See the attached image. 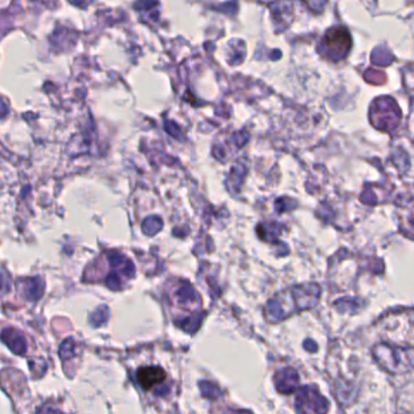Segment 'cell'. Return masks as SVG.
I'll return each instance as SVG.
<instances>
[{"instance_id": "ba28073f", "label": "cell", "mask_w": 414, "mask_h": 414, "mask_svg": "<svg viewBox=\"0 0 414 414\" xmlns=\"http://www.w3.org/2000/svg\"><path fill=\"white\" fill-rule=\"evenodd\" d=\"M336 309L339 311V312H356L357 308L360 306L358 303H357L356 300L354 299H341L336 301Z\"/></svg>"}, {"instance_id": "277c9868", "label": "cell", "mask_w": 414, "mask_h": 414, "mask_svg": "<svg viewBox=\"0 0 414 414\" xmlns=\"http://www.w3.org/2000/svg\"><path fill=\"white\" fill-rule=\"evenodd\" d=\"M325 45L328 47V55L341 58L349 50L350 37L345 30L334 28L325 34Z\"/></svg>"}, {"instance_id": "7a4b0ae2", "label": "cell", "mask_w": 414, "mask_h": 414, "mask_svg": "<svg viewBox=\"0 0 414 414\" xmlns=\"http://www.w3.org/2000/svg\"><path fill=\"white\" fill-rule=\"evenodd\" d=\"M373 357L384 371L391 374H406L414 369V347L378 344L373 347Z\"/></svg>"}, {"instance_id": "9c48e42d", "label": "cell", "mask_w": 414, "mask_h": 414, "mask_svg": "<svg viewBox=\"0 0 414 414\" xmlns=\"http://www.w3.org/2000/svg\"><path fill=\"white\" fill-rule=\"evenodd\" d=\"M305 350H308L309 352H316L317 350V345L312 339H306L304 341Z\"/></svg>"}, {"instance_id": "3957f363", "label": "cell", "mask_w": 414, "mask_h": 414, "mask_svg": "<svg viewBox=\"0 0 414 414\" xmlns=\"http://www.w3.org/2000/svg\"><path fill=\"white\" fill-rule=\"evenodd\" d=\"M295 409L299 414H327L330 402L314 385L301 387L295 398Z\"/></svg>"}, {"instance_id": "8992f818", "label": "cell", "mask_w": 414, "mask_h": 414, "mask_svg": "<svg viewBox=\"0 0 414 414\" xmlns=\"http://www.w3.org/2000/svg\"><path fill=\"white\" fill-rule=\"evenodd\" d=\"M137 379V383L140 384L142 388L150 390L165 380V372L159 367L139 368Z\"/></svg>"}, {"instance_id": "5b68a950", "label": "cell", "mask_w": 414, "mask_h": 414, "mask_svg": "<svg viewBox=\"0 0 414 414\" xmlns=\"http://www.w3.org/2000/svg\"><path fill=\"white\" fill-rule=\"evenodd\" d=\"M275 383L278 391L284 395L295 393L299 388V374L293 368H284L276 374Z\"/></svg>"}, {"instance_id": "6da1fadb", "label": "cell", "mask_w": 414, "mask_h": 414, "mask_svg": "<svg viewBox=\"0 0 414 414\" xmlns=\"http://www.w3.org/2000/svg\"><path fill=\"white\" fill-rule=\"evenodd\" d=\"M321 297L320 286L314 284H301L279 294L271 300L268 306V317L271 322H279L289 316L319 304Z\"/></svg>"}, {"instance_id": "52a82bcc", "label": "cell", "mask_w": 414, "mask_h": 414, "mask_svg": "<svg viewBox=\"0 0 414 414\" xmlns=\"http://www.w3.org/2000/svg\"><path fill=\"white\" fill-rule=\"evenodd\" d=\"M336 396L341 401V404H350L355 399V389L352 384L344 382V383L336 384Z\"/></svg>"}]
</instances>
